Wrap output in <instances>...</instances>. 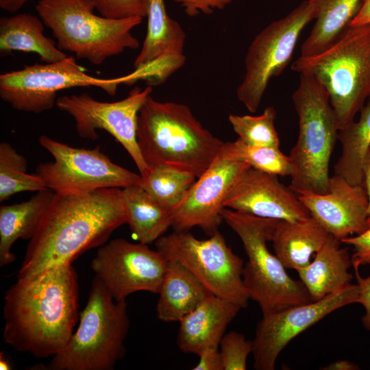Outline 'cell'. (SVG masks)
<instances>
[{
    "mask_svg": "<svg viewBox=\"0 0 370 370\" xmlns=\"http://www.w3.org/2000/svg\"><path fill=\"white\" fill-rule=\"evenodd\" d=\"M122 188L85 193H56L30 239L18 281L51 267L71 264L82 252L106 243L127 223Z\"/></svg>",
    "mask_w": 370,
    "mask_h": 370,
    "instance_id": "6da1fadb",
    "label": "cell"
},
{
    "mask_svg": "<svg viewBox=\"0 0 370 370\" xmlns=\"http://www.w3.org/2000/svg\"><path fill=\"white\" fill-rule=\"evenodd\" d=\"M78 317L75 269L71 264L51 267L6 291L4 341L36 358L53 357L67 345Z\"/></svg>",
    "mask_w": 370,
    "mask_h": 370,
    "instance_id": "7a4b0ae2",
    "label": "cell"
},
{
    "mask_svg": "<svg viewBox=\"0 0 370 370\" xmlns=\"http://www.w3.org/2000/svg\"><path fill=\"white\" fill-rule=\"evenodd\" d=\"M137 140L149 169L169 167L200 177L222 151L214 136L185 104L160 101L151 95L138 116Z\"/></svg>",
    "mask_w": 370,
    "mask_h": 370,
    "instance_id": "3957f363",
    "label": "cell"
},
{
    "mask_svg": "<svg viewBox=\"0 0 370 370\" xmlns=\"http://www.w3.org/2000/svg\"><path fill=\"white\" fill-rule=\"evenodd\" d=\"M291 69L312 75L324 88L340 130L370 96V24L349 25L322 52L300 56Z\"/></svg>",
    "mask_w": 370,
    "mask_h": 370,
    "instance_id": "277c9868",
    "label": "cell"
},
{
    "mask_svg": "<svg viewBox=\"0 0 370 370\" xmlns=\"http://www.w3.org/2000/svg\"><path fill=\"white\" fill-rule=\"evenodd\" d=\"M292 99L299 133L288 156L292 166L288 186L298 195L326 193L330 160L339 131L336 116L327 92L312 75L299 74Z\"/></svg>",
    "mask_w": 370,
    "mask_h": 370,
    "instance_id": "5b68a950",
    "label": "cell"
},
{
    "mask_svg": "<svg viewBox=\"0 0 370 370\" xmlns=\"http://www.w3.org/2000/svg\"><path fill=\"white\" fill-rule=\"evenodd\" d=\"M93 0H39L36 10L61 50L95 65L139 47L132 30L143 18L114 19L94 13Z\"/></svg>",
    "mask_w": 370,
    "mask_h": 370,
    "instance_id": "8992f818",
    "label": "cell"
},
{
    "mask_svg": "<svg viewBox=\"0 0 370 370\" xmlns=\"http://www.w3.org/2000/svg\"><path fill=\"white\" fill-rule=\"evenodd\" d=\"M79 324L67 345L52 357L50 370H112L125 355L130 328L125 300H115L95 276Z\"/></svg>",
    "mask_w": 370,
    "mask_h": 370,
    "instance_id": "52a82bcc",
    "label": "cell"
},
{
    "mask_svg": "<svg viewBox=\"0 0 370 370\" xmlns=\"http://www.w3.org/2000/svg\"><path fill=\"white\" fill-rule=\"evenodd\" d=\"M223 220L238 236L247 256L243 280L249 299L259 305L262 314L313 301L301 280L291 278L276 255L270 252L280 219L258 217L228 208Z\"/></svg>",
    "mask_w": 370,
    "mask_h": 370,
    "instance_id": "ba28073f",
    "label": "cell"
},
{
    "mask_svg": "<svg viewBox=\"0 0 370 370\" xmlns=\"http://www.w3.org/2000/svg\"><path fill=\"white\" fill-rule=\"evenodd\" d=\"M157 250L167 261L184 266L213 295L246 308L249 299L243 280V261L216 232L198 239L188 231L163 235L156 241Z\"/></svg>",
    "mask_w": 370,
    "mask_h": 370,
    "instance_id": "9c48e42d",
    "label": "cell"
},
{
    "mask_svg": "<svg viewBox=\"0 0 370 370\" xmlns=\"http://www.w3.org/2000/svg\"><path fill=\"white\" fill-rule=\"evenodd\" d=\"M314 17L313 3L304 1L251 41L245 58V75L236 89L238 99L249 112L258 110L269 81L288 64L301 32Z\"/></svg>",
    "mask_w": 370,
    "mask_h": 370,
    "instance_id": "30bf717a",
    "label": "cell"
},
{
    "mask_svg": "<svg viewBox=\"0 0 370 370\" xmlns=\"http://www.w3.org/2000/svg\"><path fill=\"white\" fill-rule=\"evenodd\" d=\"M129 75L98 78L86 73L74 57L53 62L26 65L0 75V97L14 109L39 114L52 109L58 92L74 87L95 86L110 96L119 84H128Z\"/></svg>",
    "mask_w": 370,
    "mask_h": 370,
    "instance_id": "8fae6325",
    "label": "cell"
},
{
    "mask_svg": "<svg viewBox=\"0 0 370 370\" xmlns=\"http://www.w3.org/2000/svg\"><path fill=\"white\" fill-rule=\"evenodd\" d=\"M38 142L54 160L40 163L36 173L56 193H85L141 184L140 175L112 162L99 146L76 148L45 135Z\"/></svg>",
    "mask_w": 370,
    "mask_h": 370,
    "instance_id": "7c38bea8",
    "label": "cell"
},
{
    "mask_svg": "<svg viewBox=\"0 0 370 370\" xmlns=\"http://www.w3.org/2000/svg\"><path fill=\"white\" fill-rule=\"evenodd\" d=\"M152 90L149 85L144 89L135 87L125 99L114 102L100 101L87 93L64 95L57 99L56 105L73 118L80 137L96 140L98 130L110 134L130 154L140 175L145 176L149 169L138 144V116Z\"/></svg>",
    "mask_w": 370,
    "mask_h": 370,
    "instance_id": "4fadbf2b",
    "label": "cell"
},
{
    "mask_svg": "<svg viewBox=\"0 0 370 370\" xmlns=\"http://www.w3.org/2000/svg\"><path fill=\"white\" fill-rule=\"evenodd\" d=\"M168 261L146 244L115 238L100 246L90 267L116 301L138 291L158 293Z\"/></svg>",
    "mask_w": 370,
    "mask_h": 370,
    "instance_id": "5bb4252c",
    "label": "cell"
},
{
    "mask_svg": "<svg viewBox=\"0 0 370 370\" xmlns=\"http://www.w3.org/2000/svg\"><path fill=\"white\" fill-rule=\"evenodd\" d=\"M358 285L351 284L320 300L262 314L253 341L254 369L273 370L290 341L334 310L358 303Z\"/></svg>",
    "mask_w": 370,
    "mask_h": 370,
    "instance_id": "9a60e30c",
    "label": "cell"
},
{
    "mask_svg": "<svg viewBox=\"0 0 370 370\" xmlns=\"http://www.w3.org/2000/svg\"><path fill=\"white\" fill-rule=\"evenodd\" d=\"M249 167L237 160L227 143L209 168L189 189L183 201L171 212L174 231L201 228L209 236L219 231L224 202L239 177Z\"/></svg>",
    "mask_w": 370,
    "mask_h": 370,
    "instance_id": "2e32d148",
    "label": "cell"
},
{
    "mask_svg": "<svg viewBox=\"0 0 370 370\" xmlns=\"http://www.w3.org/2000/svg\"><path fill=\"white\" fill-rule=\"evenodd\" d=\"M224 207L258 217L295 221L310 212L278 175L249 167L230 191Z\"/></svg>",
    "mask_w": 370,
    "mask_h": 370,
    "instance_id": "e0dca14e",
    "label": "cell"
},
{
    "mask_svg": "<svg viewBox=\"0 0 370 370\" xmlns=\"http://www.w3.org/2000/svg\"><path fill=\"white\" fill-rule=\"evenodd\" d=\"M298 197L310 215L340 241L369 227V200L363 184L354 185L334 175L326 193H304Z\"/></svg>",
    "mask_w": 370,
    "mask_h": 370,
    "instance_id": "ac0fdd59",
    "label": "cell"
},
{
    "mask_svg": "<svg viewBox=\"0 0 370 370\" xmlns=\"http://www.w3.org/2000/svg\"><path fill=\"white\" fill-rule=\"evenodd\" d=\"M242 308L210 295L180 322L177 344L184 353L198 354L208 347H219L230 323Z\"/></svg>",
    "mask_w": 370,
    "mask_h": 370,
    "instance_id": "d6986e66",
    "label": "cell"
},
{
    "mask_svg": "<svg viewBox=\"0 0 370 370\" xmlns=\"http://www.w3.org/2000/svg\"><path fill=\"white\" fill-rule=\"evenodd\" d=\"M340 243L331 235L313 260L297 271L313 301L351 284L353 275L349 269L352 266V258L348 248L341 247Z\"/></svg>",
    "mask_w": 370,
    "mask_h": 370,
    "instance_id": "ffe728a7",
    "label": "cell"
},
{
    "mask_svg": "<svg viewBox=\"0 0 370 370\" xmlns=\"http://www.w3.org/2000/svg\"><path fill=\"white\" fill-rule=\"evenodd\" d=\"M331 234L312 216L295 221L280 220L271 242L285 268L296 271L310 262Z\"/></svg>",
    "mask_w": 370,
    "mask_h": 370,
    "instance_id": "44dd1931",
    "label": "cell"
},
{
    "mask_svg": "<svg viewBox=\"0 0 370 370\" xmlns=\"http://www.w3.org/2000/svg\"><path fill=\"white\" fill-rule=\"evenodd\" d=\"M158 294L156 313L164 322L180 321L212 295L190 271L175 261H168Z\"/></svg>",
    "mask_w": 370,
    "mask_h": 370,
    "instance_id": "7402d4cb",
    "label": "cell"
},
{
    "mask_svg": "<svg viewBox=\"0 0 370 370\" xmlns=\"http://www.w3.org/2000/svg\"><path fill=\"white\" fill-rule=\"evenodd\" d=\"M55 192L49 188L38 191L27 201L0 207V266L15 260L11 252L19 238L31 239L51 203Z\"/></svg>",
    "mask_w": 370,
    "mask_h": 370,
    "instance_id": "603a6c76",
    "label": "cell"
},
{
    "mask_svg": "<svg viewBox=\"0 0 370 370\" xmlns=\"http://www.w3.org/2000/svg\"><path fill=\"white\" fill-rule=\"evenodd\" d=\"M147 17V34L134 62L135 70L162 59L184 57L186 34L168 15L164 0H148Z\"/></svg>",
    "mask_w": 370,
    "mask_h": 370,
    "instance_id": "cb8c5ba5",
    "label": "cell"
},
{
    "mask_svg": "<svg viewBox=\"0 0 370 370\" xmlns=\"http://www.w3.org/2000/svg\"><path fill=\"white\" fill-rule=\"evenodd\" d=\"M44 23L40 17L21 13L0 18V53L12 51L34 53L45 63H53L67 57L56 42L44 35Z\"/></svg>",
    "mask_w": 370,
    "mask_h": 370,
    "instance_id": "d4e9b609",
    "label": "cell"
},
{
    "mask_svg": "<svg viewBox=\"0 0 370 370\" xmlns=\"http://www.w3.org/2000/svg\"><path fill=\"white\" fill-rule=\"evenodd\" d=\"M315 8L314 25L302 44L301 56L317 55L350 25L363 0H310Z\"/></svg>",
    "mask_w": 370,
    "mask_h": 370,
    "instance_id": "484cf974",
    "label": "cell"
},
{
    "mask_svg": "<svg viewBox=\"0 0 370 370\" xmlns=\"http://www.w3.org/2000/svg\"><path fill=\"white\" fill-rule=\"evenodd\" d=\"M122 190L127 223L134 237L143 244L156 242L171 227V212L157 203L140 184Z\"/></svg>",
    "mask_w": 370,
    "mask_h": 370,
    "instance_id": "4316f807",
    "label": "cell"
},
{
    "mask_svg": "<svg viewBox=\"0 0 370 370\" xmlns=\"http://www.w3.org/2000/svg\"><path fill=\"white\" fill-rule=\"evenodd\" d=\"M360 116L338 131L342 151L334 166V175L354 185L363 184V163L370 148V96Z\"/></svg>",
    "mask_w": 370,
    "mask_h": 370,
    "instance_id": "83f0119b",
    "label": "cell"
},
{
    "mask_svg": "<svg viewBox=\"0 0 370 370\" xmlns=\"http://www.w3.org/2000/svg\"><path fill=\"white\" fill-rule=\"evenodd\" d=\"M141 177V186L169 212L183 201L197 180L188 172L164 166L150 169L146 175Z\"/></svg>",
    "mask_w": 370,
    "mask_h": 370,
    "instance_id": "f1b7e54d",
    "label": "cell"
},
{
    "mask_svg": "<svg viewBox=\"0 0 370 370\" xmlns=\"http://www.w3.org/2000/svg\"><path fill=\"white\" fill-rule=\"evenodd\" d=\"M27 164L25 158L10 144H0V201L17 193L47 188L37 173H27Z\"/></svg>",
    "mask_w": 370,
    "mask_h": 370,
    "instance_id": "f546056e",
    "label": "cell"
},
{
    "mask_svg": "<svg viewBox=\"0 0 370 370\" xmlns=\"http://www.w3.org/2000/svg\"><path fill=\"white\" fill-rule=\"evenodd\" d=\"M276 111L267 107L258 116L230 114L228 121L233 130L243 142L256 146L280 148V139L275 127Z\"/></svg>",
    "mask_w": 370,
    "mask_h": 370,
    "instance_id": "4dcf8cb0",
    "label": "cell"
},
{
    "mask_svg": "<svg viewBox=\"0 0 370 370\" xmlns=\"http://www.w3.org/2000/svg\"><path fill=\"white\" fill-rule=\"evenodd\" d=\"M226 143L232 155L251 168L278 176H291L292 173L289 157L280 148L252 145L239 138Z\"/></svg>",
    "mask_w": 370,
    "mask_h": 370,
    "instance_id": "1f68e13d",
    "label": "cell"
},
{
    "mask_svg": "<svg viewBox=\"0 0 370 370\" xmlns=\"http://www.w3.org/2000/svg\"><path fill=\"white\" fill-rule=\"evenodd\" d=\"M223 370H245L247 360L253 352V341L236 332L225 334L219 343Z\"/></svg>",
    "mask_w": 370,
    "mask_h": 370,
    "instance_id": "d6a6232c",
    "label": "cell"
},
{
    "mask_svg": "<svg viewBox=\"0 0 370 370\" xmlns=\"http://www.w3.org/2000/svg\"><path fill=\"white\" fill-rule=\"evenodd\" d=\"M95 9L106 18L147 17L148 0H93Z\"/></svg>",
    "mask_w": 370,
    "mask_h": 370,
    "instance_id": "836d02e7",
    "label": "cell"
},
{
    "mask_svg": "<svg viewBox=\"0 0 370 370\" xmlns=\"http://www.w3.org/2000/svg\"><path fill=\"white\" fill-rule=\"evenodd\" d=\"M341 242L353 247L351 258L354 269L370 265V225L362 233L343 238Z\"/></svg>",
    "mask_w": 370,
    "mask_h": 370,
    "instance_id": "e575fe53",
    "label": "cell"
},
{
    "mask_svg": "<svg viewBox=\"0 0 370 370\" xmlns=\"http://www.w3.org/2000/svg\"><path fill=\"white\" fill-rule=\"evenodd\" d=\"M189 16L199 14H210L216 10H223L234 0H173Z\"/></svg>",
    "mask_w": 370,
    "mask_h": 370,
    "instance_id": "d590c367",
    "label": "cell"
},
{
    "mask_svg": "<svg viewBox=\"0 0 370 370\" xmlns=\"http://www.w3.org/2000/svg\"><path fill=\"white\" fill-rule=\"evenodd\" d=\"M357 284L359 287L358 303L365 308V314L362 317V323L366 330L370 331V274L367 277L360 275L358 269H354Z\"/></svg>",
    "mask_w": 370,
    "mask_h": 370,
    "instance_id": "8d00e7d4",
    "label": "cell"
},
{
    "mask_svg": "<svg viewBox=\"0 0 370 370\" xmlns=\"http://www.w3.org/2000/svg\"><path fill=\"white\" fill-rule=\"evenodd\" d=\"M199 361L193 370H223L219 347H208L198 354Z\"/></svg>",
    "mask_w": 370,
    "mask_h": 370,
    "instance_id": "74e56055",
    "label": "cell"
},
{
    "mask_svg": "<svg viewBox=\"0 0 370 370\" xmlns=\"http://www.w3.org/2000/svg\"><path fill=\"white\" fill-rule=\"evenodd\" d=\"M370 24V0H363L361 7L350 25Z\"/></svg>",
    "mask_w": 370,
    "mask_h": 370,
    "instance_id": "f35d334b",
    "label": "cell"
},
{
    "mask_svg": "<svg viewBox=\"0 0 370 370\" xmlns=\"http://www.w3.org/2000/svg\"><path fill=\"white\" fill-rule=\"evenodd\" d=\"M363 185L367 191L369 200L368 225H370V148L367 151L363 163Z\"/></svg>",
    "mask_w": 370,
    "mask_h": 370,
    "instance_id": "ab89813d",
    "label": "cell"
},
{
    "mask_svg": "<svg viewBox=\"0 0 370 370\" xmlns=\"http://www.w3.org/2000/svg\"><path fill=\"white\" fill-rule=\"evenodd\" d=\"M358 369L356 364L347 360H336L321 368L323 370H356Z\"/></svg>",
    "mask_w": 370,
    "mask_h": 370,
    "instance_id": "60d3db41",
    "label": "cell"
},
{
    "mask_svg": "<svg viewBox=\"0 0 370 370\" xmlns=\"http://www.w3.org/2000/svg\"><path fill=\"white\" fill-rule=\"evenodd\" d=\"M29 1L31 0H0V7L8 12L15 13Z\"/></svg>",
    "mask_w": 370,
    "mask_h": 370,
    "instance_id": "b9f144b4",
    "label": "cell"
},
{
    "mask_svg": "<svg viewBox=\"0 0 370 370\" xmlns=\"http://www.w3.org/2000/svg\"><path fill=\"white\" fill-rule=\"evenodd\" d=\"M0 369L1 370H10V369H11L10 362L5 357L3 352H1V355H0Z\"/></svg>",
    "mask_w": 370,
    "mask_h": 370,
    "instance_id": "7bdbcfd3",
    "label": "cell"
}]
</instances>
